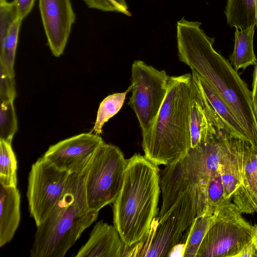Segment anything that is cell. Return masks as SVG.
I'll list each match as a JSON object with an SVG mask.
<instances>
[{
    "label": "cell",
    "instance_id": "6da1fadb",
    "mask_svg": "<svg viewBox=\"0 0 257 257\" xmlns=\"http://www.w3.org/2000/svg\"><path fill=\"white\" fill-rule=\"evenodd\" d=\"M201 24L184 17L177 22L179 59L201 76L228 105L257 152V119L251 92L231 63L213 48L214 38L205 33Z\"/></svg>",
    "mask_w": 257,
    "mask_h": 257
},
{
    "label": "cell",
    "instance_id": "7a4b0ae2",
    "mask_svg": "<svg viewBox=\"0 0 257 257\" xmlns=\"http://www.w3.org/2000/svg\"><path fill=\"white\" fill-rule=\"evenodd\" d=\"M160 171L144 156L127 160L122 187L113 203V223L126 250L141 243L149 233L158 213Z\"/></svg>",
    "mask_w": 257,
    "mask_h": 257
},
{
    "label": "cell",
    "instance_id": "3957f363",
    "mask_svg": "<svg viewBox=\"0 0 257 257\" xmlns=\"http://www.w3.org/2000/svg\"><path fill=\"white\" fill-rule=\"evenodd\" d=\"M192 73L169 76L167 94L150 131L142 136L144 156L154 165L167 166L191 149Z\"/></svg>",
    "mask_w": 257,
    "mask_h": 257
},
{
    "label": "cell",
    "instance_id": "277c9868",
    "mask_svg": "<svg viewBox=\"0 0 257 257\" xmlns=\"http://www.w3.org/2000/svg\"><path fill=\"white\" fill-rule=\"evenodd\" d=\"M99 211L88 206L84 172L70 174L63 193L47 217L37 226L30 249L32 257H63Z\"/></svg>",
    "mask_w": 257,
    "mask_h": 257
},
{
    "label": "cell",
    "instance_id": "5b68a950",
    "mask_svg": "<svg viewBox=\"0 0 257 257\" xmlns=\"http://www.w3.org/2000/svg\"><path fill=\"white\" fill-rule=\"evenodd\" d=\"M221 159L217 149L202 146L191 148L184 157L160 171L162 204L157 222L165 216L183 194L203 187L219 169Z\"/></svg>",
    "mask_w": 257,
    "mask_h": 257
},
{
    "label": "cell",
    "instance_id": "8992f818",
    "mask_svg": "<svg viewBox=\"0 0 257 257\" xmlns=\"http://www.w3.org/2000/svg\"><path fill=\"white\" fill-rule=\"evenodd\" d=\"M127 160L117 147L101 144L84 172V186L89 208L99 211L113 203L121 190Z\"/></svg>",
    "mask_w": 257,
    "mask_h": 257
},
{
    "label": "cell",
    "instance_id": "52a82bcc",
    "mask_svg": "<svg viewBox=\"0 0 257 257\" xmlns=\"http://www.w3.org/2000/svg\"><path fill=\"white\" fill-rule=\"evenodd\" d=\"M226 198L216 212V216L207 232L196 257H236L251 241L256 232L253 225L242 216L237 207Z\"/></svg>",
    "mask_w": 257,
    "mask_h": 257
},
{
    "label": "cell",
    "instance_id": "ba28073f",
    "mask_svg": "<svg viewBox=\"0 0 257 257\" xmlns=\"http://www.w3.org/2000/svg\"><path fill=\"white\" fill-rule=\"evenodd\" d=\"M131 70L132 94L128 104L136 113L143 136L152 126L165 99L169 76L141 60L135 61Z\"/></svg>",
    "mask_w": 257,
    "mask_h": 257
},
{
    "label": "cell",
    "instance_id": "9c48e42d",
    "mask_svg": "<svg viewBox=\"0 0 257 257\" xmlns=\"http://www.w3.org/2000/svg\"><path fill=\"white\" fill-rule=\"evenodd\" d=\"M197 191L183 194L165 216L151 227L139 256H169L182 242L186 232L196 217Z\"/></svg>",
    "mask_w": 257,
    "mask_h": 257
},
{
    "label": "cell",
    "instance_id": "30bf717a",
    "mask_svg": "<svg viewBox=\"0 0 257 257\" xmlns=\"http://www.w3.org/2000/svg\"><path fill=\"white\" fill-rule=\"evenodd\" d=\"M69 174L59 170L42 157L32 165L27 197L30 215L36 226L47 217L62 196Z\"/></svg>",
    "mask_w": 257,
    "mask_h": 257
},
{
    "label": "cell",
    "instance_id": "8fae6325",
    "mask_svg": "<svg viewBox=\"0 0 257 257\" xmlns=\"http://www.w3.org/2000/svg\"><path fill=\"white\" fill-rule=\"evenodd\" d=\"M103 142L99 135L82 133L51 146L42 157L61 171L81 173Z\"/></svg>",
    "mask_w": 257,
    "mask_h": 257
},
{
    "label": "cell",
    "instance_id": "7c38bea8",
    "mask_svg": "<svg viewBox=\"0 0 257 257\" xmlns=\"http://www.w3.org/2000/svg\"><path fill=\"white\" fill-rule=\"evenodd\" d=\"M39 8L48 44L55 57L65 48L75 14L70 0H39Z\"/></svg>",
    "mask_w": 257,
    "mask_h": 257
},
{
    "label": "cell",
    "instance_id": "4fadbf2b",
    "mask_svg": "<svg viewBox=\"0 0 257 257\" xmlns=\"http://www.w3.org/2000/svg\"><path fill=\"white\" fill-rule=\"evenodd\" d=\"M192 76L194 93L213 125L224 128L235 137L248 141L243 126L218 94L193 70Z\"/></svg>",
    "mask_w": 257,
    "mask_h": 257
},
{
    "label": "cell",
    "instance_id": "5bb4252c",
    "mask_svg": "<svg viewBox=\"0 0 257 257\" xmlns=\"http://www.w3.org/2000/svg\"><path fill=\"white\" fill-rule=\"evenodd\" d=\"M126 247L114 225L100 220L94 226L76 257L125 256Z\"/></svg>",
    "mask_w": 257,
    "mask_h": 257
},
{
    "label": "cell",
    "instance_id": "9a60e30c",
    "mask_svg": "<svg viewBox=\"0 0 257 257\" xmlns=\"http://www.w3.org/2000/svg\"><path fill=\"white\" fill-rule=\"evenodd\" d=\"M251 146L245 140L230 136L219 167L226 198L232 195L240 185L246 152Z\"/></svg>",
    "mask_w": 257,
    "mask_h": 257
},
{
    "label": "cell",
    "instance_id": "2e32d148",
    "mask_svg": "<svg viewBox=\"0 0 257 257\" xmlns=\"http://www.w3.org/2000/svg\"><path fill=\"white\" fill-rule=\"evenodd\" d=\"M0 247L11 241L20 219L21 195L17 187L0 184Z\"/></svg>",
    "mask_w": 257,
    "mask_h": 257
},
{
    "label": "cell",
    "instance_id": "e0dca14e",
    "mask_svg": "<svg viewBox=\"0 0 257 257\" xmlns=\"http://www.w3.org/2000/svg\"><path fill=\"white\" fill-rule=\"evenodd\" d=\"M226 199L218 169L197 192L196 217L214 214Z\"/></svg>",
    "mask_w": 257,
    "mask_h": 257
},
{
    "label": "cell",
    "instance_id": "ac0fdd59",
    "mask_svg": "<svg viewBox=\"0 0 257 257\" xmlns=\"http://www.w3.org/2000/svg\"><path fill=\"white\" fill-rule=\"evenodd\" d=\"M217 128L209 119L193 89L190 112L191 148H197L206 143L213 136Z\"/></svg>",
    "mask_w": 257,
    "mask_h": 257
},
{
    "label": "cell",
    "instance_id": "d6986e66",
    "mask_svg": "<svg viewBox=\"0 0 257 257\" xmlns=\"http://www.w3.org/2000/svg\"><path fill=\"white\" fill-rule=\"evenodd\" d=\"M255 26L245 29L235 28L234 49L229 56L230 63L236 71L255 65L257 59L253 50Z\"/></svg>",
    "mask_w": 257,
    "mask_h": 257
},
{
    "label": "cell",
    "instance_id": "ffe728a7",
    "mask_svg": "<svg viewBox=\"0 0 257 257\" xmlns=\"http://www.w3.org/2000/svg\"><path fill=\"white\" fill-rule=\"evenodd\" d=\"M224 14L231 27L242 30L255 26L256 0H227Z\"/></svg>",
    "mask_w": 257,
    "mask_h": 257
},
{
    "label": "cell",
    "instance_id": "44dd1931",
    "mask_svg": "<svg viewBox=\"0 0 257 257\" xmlns=\"http://www.w3.org/2000/svg\"><path fill=\"white\" fill-rule=\"evenodd\" d=\"M216 216V213L196 217L187 231L183 256L196 257L200 245Z\"/></svg>",
    "mask_w": 257,
    "mask_h": 257
},
{
    "label": "cell",
    "instance_id": "7402d4cb",
    "mask_svg": "<svg viewBox=\"0 0 257 257\" xmlns=\"http://www.w3.org/2000/svg\"><path fill=\"white\" fill-rule=\"evenodd\" d=\"M17 161L12 143L0 139V184L17 186Z\"/></svg>",
    "mask_w": 257,
    "mask_h": 257
},
{
    "label": "cell",
    "instance_id": "603a6c76",
    "mask_svg": "<svg viewBox=\"0 0 257 257\" xmlns=\"http://www.w3.org/2000/svg\"><path fill=\"white\" fill-rule=\"evenodd\" d=\"M131 90L130 86L121 93H116L106 97L100 103L96 120L92 131L94 134L99 135L102 132V127L110 118L115 115L121 109L128 92Z\"/></svg>",
    "mask_w": 257,
    "mask_h": 257
},
{
    "label": "cell",
    "instance_id": "cb8c5ba5",
    "mask_svg": "<svg viewBox=\"0 0 257 257\" xmlns=\"http://www.w3.org/2000/svg\"><path fill=\"white\" fill-rule=\"evenodd\" d=\"M23 20L17 19L10 27L7 34L0 41V65L15 76L14 65L17 46L18 36Z\"/></svg>",
    "mask_w": 257,
    "mask_h": 257
},
{
    "label": "cell",
    "instance_id": "d4e9b609",
    "mask_svg": "<svg viewBox=\"0 0 257 257\" xmlns=\"http://www.w3.org/2000/svg\"><path fill=\"white\" fill-rule=\"evenodd\" d=\"M14 101L1 102L0 107V139L9 143L18 131V122Z\"/></svg>",
    "mask_w": 257,
    "mask_h": 257
},
{
    "label": "cell",
    "instance_id": "484cf974",
    "mask_svg": "<svg viewBox=\"0 0 257 257\" xmlns=\"http://www.w3.org/2000/svg\"><path fill=\"white\" fill-rule=\"evenodd\" d=\"M240 184L253 191L257 189V152L252 146L247 150L244 159Z\"/></svg>",
    "mask_w": 257,
    "mask_h": 257
},
{
    "label": "cell",
    "instance_id": "4316f807",
    "mask_svg": "<svg viewBox=\"0 0 257 257\" xmlns=\"http://www.w3.org/2000/svg\"><path fill=\"white\" fill-rule=\"evenodd\" d=\"M233 203L242 213H257V193L240 184L232 195Z\"/></svg>",
    "mask_w": 257,
    "mask_h": 257
},
{
    "label": "cell",
    "instance_id": "83f0119b",
    "mask_svg": "<svg viewBox=\"0 0 257 257\" xmlns=\"http://www.w3.org/2000/svg\"><path fill=\"white\" fill-rule=\"evenodd\" d=\"M86 6L91 9L103 12L120 13L128 17L131 13L128 11L125 0H83Z\"/></svg>",
    "mask_w": 257,
    "mask_h": 257
},
{
    "label": "cell",
    "instance_id": "f1b7e54d",
    "mask_svg": "<svg viewBox=\"0 0 257 257\" xmlns=\"http://www.w3.org/2000/svg\"><path fill=\"white\" fill-rule=\"evenodd\" d=\"M16 9L13 1L0 2V41L7 34L13 22L17 19Z\"/></svg>",
    "mask_w": 257,
    "mask_h": 257
},
{
    "label": "cell",
    "instance_id": "f546056e",
    "mask_svg": "<svg viewBox=\"0 0 257 257\" xmlns=\"http://www.w3.org/2000/svg\"><path fill=\"white\" fill-rule=\"evenodd\" d=\"M1 102L13 100L16 96L15 76L12 75L3 66L0 65Z\"/></svg>",
    "mask_w": 257,
    "mask_h": 257
},
{
    "label": "cell",
    "instance_id": "4dcf8cb0",
    "mask_svg": "<svg viewBox=\"0 0 257 257\" xmlns=\"http://www.w3.org/2000/svg\"><path fill=\"white\" fill-rule=\"evenodd\" d=\"M35 0H14L18 19L23 20L31 12Z\"/></svg>",
    "mask_w": 257,
    "mask_h": 257
},
{
    "label": "cell",
    "instance_id": "1f68e13d",
    "mask_svg": "<svg viewBox=\"0 0 257 257\" xmlns=\"http://www.w3.org/2000/svg\"><path fill=\"white\" fill-rule=\"evenodd\" d=\"M257 257V247L253 239L246 244L236 257Z\"/></svg>",
    "mask_w": 257,
    "mask_h": 257
},
{
    "label": "cell",
    "instance_id": "d6a6232c",
    "mask_svg": "<svg viewBox=\"0 0 257 257\" xmlns=\"http://www.w3.org/2000/svg\"><path fill=\"white\" fill-rule=\"evenodd\" d=\"M251 101L253 111L257 119V62L254 65L252 83Z\"/></svg>",
    "mask_w": 257,
    "mask_h": 257
},
{
    "label": "cell",
    "instance_id": "836d02e7",
    "mask_svg": "<svg viewBox=\"0 0 257 257\" xmlns=\"http://www.w3.org/2000/svg\"><path fill=\"white\" fill-rule=\"evenodd\" d=\"M253 240L254 241V242L256 245V246L257 247V230H256V233L253 238Z\"/></svg>",
    "mask_w": 257,
    "mask_h": 257
},
{
    "label": "cell",
    "instance_id": "e575fe53",
    "mask_svg": "<svg viewBox=\"0 0 257 257\" xmlns=\"http://www.w3.org/2000/svg\"><path fill=\"white\" fill-rule=\"evenodd\" d=\"M256 15H257V0H256Z\"/></svg>",
    "mask_w": 257,
    "mask_h": 257
},
{
    "label": "cell",
    "instance_id": "d590c367",
    "mask_svg": "<svg viewBox=\"0 0 257 257\" xmlns=\"http://www.w3.org/2000/svg\"><path fill=\"white\" fill-rule=\"evenodd\" d=\"M256 27H257V24L256 25Z\"/></svg>",
    "mask_w": 257,
    "mask_h": 257
}]
</instances>
